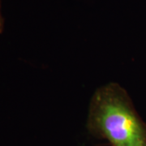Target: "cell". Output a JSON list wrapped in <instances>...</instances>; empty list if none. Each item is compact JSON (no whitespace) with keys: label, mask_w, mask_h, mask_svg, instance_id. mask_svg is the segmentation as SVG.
Returning a JSON list of instances; mask_svg holds the SVG:
<instances>
[{"label":"cell","mask_w":146,"mask_h":146,"mask_svg":"<svg viewBox=\"0 0 146 146\" xmlns=\"http://www.w3.org/2000/svg\"><path fill=\"white\" fill-rule=\"evenodd\" d=\"M85 126L91 136L110 146H146V123L119 83L109 82L94 91Z\"/></svg>","instance_id":"obj_1"},{"label":"cell","mask_w":146,"mask_h":146,"mask_svg":"<svg viewBox=\"0 0 146 146\" xmlns=\"http://www.w3.org/2000/svg\"><path fill=\"white\" fill-rule=\"evenodd\" d=\"M3 30H4V18L2 14V4L0 0V34L3 33Z\"/></svg>","instance_id":"obj_2"}]
</instances>
